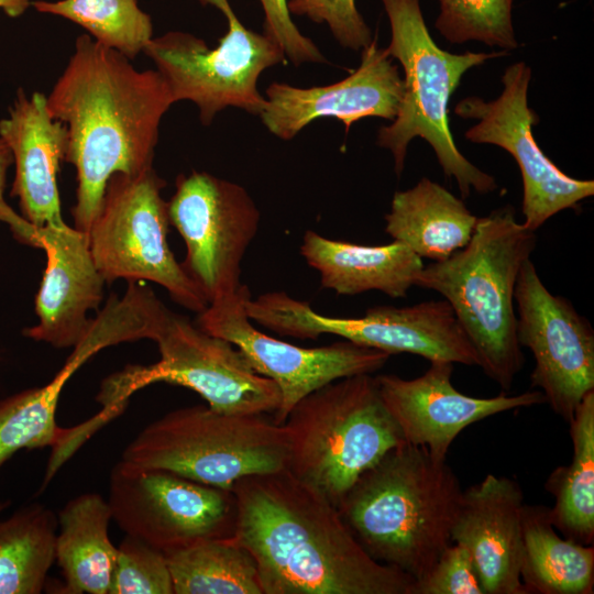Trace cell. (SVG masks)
<instances>
[{
  "mask_svg": "<svg viewBox=\"0 0 594 594\" xmlns=\"http://www.w3.org/2000/svg\"><path fill=\"white\" fill-rule=\"evenodd\" d=\"M233 539L263 594H413L415 579L367 554L338 508L286 469L238 481Z\"/></svg>",
  "mask_w": 594,
  "mask_h": 594,
  "instance_id": "1",
  "label": "cell"
},
{
  "mask_svg": "<svg viewBox=\"0 0 594 594\" xmlns=\"http://www.w3.org/2000/svg\"><path fill=\"white\" fill-rule=\"evenodd\" d=\"M46 103L68 130L64 162L77 173L74 227L88 233L109 178L153 166L161 121L175 102L157 70L140 72L84 34Z\"/></svg>",
  "mask_w": 594,
  "mask_h": 594,
  "instance_id": "2",
  "label": "cell"
},
{
  "mask_svg": "<svg viewBox=\"0 0 594 594\" xmlns=\"http://www.w3.org/2000/svg\"><path fill=\"white\" fill-rule=\"evenodd\" d=\"M461 496L447 459L405 442L363 472L337 508L370 557L416 581L452 543Z\"/></svg>",
  "mask_w": 594,
  "mask_h": 594,
  "instance_id": "3",
  "label": "cell"
},
{
  "mask_svg": "<svg viewBox=\"0 0 594 594\" xmlns=\"http://www.w3.org/2000/svg\"><path fill=\"white\" fill-rule=\"evenodd\" d=\"M535 232L517 221L514 207L495 209L477 218L464 248L424 266L415 280L450 305L479 366L505 393L525 363L514 293L521 265L536 249Z\"/></svg>",
  "mask_w": 594,
  "mask_h": 594,
  "instance_id": "4",
  "label": "cell"
},
{
  "mask_svg": "<svg viewBox=\"0 0 594 594\" xmlns=\"http://www.w3.org/2000/svg\"><path fill=\"white\" fill-rule=\"evenodd\" d=\"M391 24L386 50L405 72L399 110L389 125L377 133V144L391 151L395 173L404 169L407 146L414 138L433 148L444 174L454 177L465 198L471 189L480 194L497 187L493 176L468 161L458 150L449 125V100L462 75L470 68L506 52L452 54L432 40L419 0H381Z\"/></svg>",
  "mask_w": 594,
  "mask_h": 594,
  "instance_id": "5",
  "label": "cell"
},
{
  "mask_svg": "<svg viewBox=\"0 0 594 594\" xmlns=\"http://www.w3.org/2000/svg\"><path fill=\"white\" fill-rule=\"evenodd\" d=\"M283 425L289 436L287 470L336 507L363 472L406 442L371 374L311 392Z\"/></svg>",
  "mask_w": 594,
  "mask_h": 594,
  "instance_id": "6",
  "label": "cell"
},
{
  "mask_svg": "<svg viewBox=\"0 0 594 594\" xmlns=\"http://www.w3.org/2000/svg\"><path fill=\"white\" fill-rule=\"evenodd\" d=\"M288 452L286 427L265 414L231 415L196 405L147 425L121 460L232 490L243 477L286 470Z\"/></svg>",
  "mask_w": 594,
  "mask_h": 594,
  "instance_id": "7",
  "label": "cell"
},
{
  "mask_svg": "<svg viewBox=\"0 0 594 594\" xmlns=\"http://www.w3.org/2000/svg\"><path fill=\"white\" fill-rule=\"evenodd\" d=\"M165 185L153 166L113 174L87 233L90 252L106 283L153 282L199 314L208 301L168 246L167 202L161 196Z\"/></svg>",
  "mask_w": 594,
  "mask_h": 594,
  "instance_id": "8",
  "label": "cell"
},
{
  "mask_svg": "<svg viewBox=\"0 0 594 594\" xmlns=\"http://www.w3.org/2000/svg\"><path fill=\"white\" fill-rule=\"evenodd\" d=\"M200 1L215 6L228 21L219 45L211 48L193 34L170 31L153 37L143 52L164 78L174 102H194L205 125L227 107L260 116L266 100L257 89L258 77L286 61L284 51L265 33L246 29L228 0Z\"/></svg>",
  "mask_w": 594,
  "mask_h": 594,
  "instance_id": "9",
  "label": "cell"
},
{
  "mask_svg": "<svg viewBox=\"0 0 594 594\" xmlns=\"http://www.w3.org/2000/svg\"><path fill=\"white\" fill-rule=\"evenodd\" d=\"M245 308L252 321L279 336L317 339L334 334L391 355L411 353L428 361L479 366L474 348L444 299L405 307L375 306L360 318H337L318 314L308 302L286 293L273 292L250 297Z\"/></svg>",
  "mask_w": 594,
  "mask_h": 594,
  "instance_id": "10",
  "label": "cell"
},
{
  "mask_svg": "<svg viewBox=\"0 0 594 594\" xmlns=\"http://www.w3.org/2000/svg\"><path fill=\"white\" fill-rule=\"evenodd\" d=\"M161 359L150 366H129L108 380L107 388L125 397L138 388L165 382L195 391L223 414L257 415L277 409L276 384L258 374L229 341L172 312L155 340Z\"/></svg>",
  "mask_w": 594,
  "mask_h": 594,
  "instance_id": "11",
  "label": "cell"
},
{
  "mask_svg": "<svg viewBox=\"0 0 594 594\" xmlns=\"http://www.w3.org/2000/svg\"><path fill=\"white\" fill-rule=\"evenodd\" d=\"M112 520L164 553L199 541L233 537L238 506L232 490L207 485L124 461L110 472Z\"/></svg>",
  "mask_w": 594,
  "mask_h": 594,
  "instance_id": "12",
  "label": "cell"
},
{
  "mask_svg": "<svg viewBox=\"0 0 594 594\" xmlns=\"http://www.w3.org/2000/svg\"><path fill=\"white\" fill-rule=\"evenodd\" d=\"M167 211L186 245L182 265L208 304L235 293L261 220L246 189L206 172L180 174Z\"/></svg>",
  "mask_w": 594,
  "mask_h": 594,
  "instance_id": "13",
  "label": "cell"
},
{
  "mask_svg": "<svg viewBox=\"0 0 594 594\" xmlns=\"http://www.w3.org/2000/svg\"><path fill=\"white\" fill-rule=\"evenodd\" d=\"M250 297L248 287L242 284L235 293L209 302L198 314L196 324L232 343L255 372L276 384L280 402L273 419L279 425L311 392L343 377L372 374L391 358L385 351L348 340L302 348L270 337L252 324L245 308Z\"/></svg>",
  "mask_w": 594,
  "mask_h": 594,
  "instance_id": "14",
  "label": "cell"
},
{
  "mask_svg": "<svg viewBox=\"0 0 594 594\" xmlns=\"http://www.w3.org/2000/svg\"><path fill=\"white\" fill-rule=\"evenodd\" d=\"M514 300L517 340L534 355L531 386L569 422L594 391V330L566 298L544 286L530 258L519 271Z\"/></svg>",
  "mask_w": 594,
  "mask_h": 594,
  "instance_id": "15",
  "label": "cell"
},
{
  "mask_svg": "<svg viewBox=\"0 0 594 594\" xmlns=\"http://www.w3.org/2000/svg\"><path fill=\"white\" fill-rule=\"evenodd\" d=\"M530 77L529 66L515 63L502 77L504 89L497 99L469 97L454 112L479 121L466 131L468 140L497 145L516 160L524 185L522 224L536 231L556 213L593 196L594 182L568 176L538 146L531 130L539 118L527 100Z\"/></svg>",
  "mask_w": 594,
  "mask_h": 594,
  "instance_id": "16",
  "label": "cell"
},
{
  "mask_svg": "<svg viewBox=\"0 0 594 594\" xmlns=\"http://www.w3.org/2000/svg\"><path fill=\"white\" fill-rule=\"evenodd\" d=\"M0 220L33 245L43 249L46 267L35 297L37 323L23 334L55 348H74L103 297L106 283L94 262L88 234L61 224L35 227L0 200Z\"/></svg>",
  "mask_w": 594,
  "mask_h": 594,
  "instance_id": "17",
  "label": "cell"
},
{
  "mask_svg": "<svg viewBox=\"0 0 594 594\" xmlns=\"http://www.w3.org/2000/svg\"><path fill=\"white\" fill-rule=\"evenodd\" d=\"M420 376L405 380L393 374L375 376L381 397L405 441L425 447L435 457L447 459L454 439L463 429L497 414L546 403L543 394L528 391L488 398L459 392L452 384L453 364L429 361Z\"/></svg>",
  "mask_w": 594,
  "mask_h": 594,
  "instance_id": "18",
  "label": "cell"
},
{
  "mask_svg": "<svg viewBox=\"0 0 594 594\" xmlns=\"http://www.w3.org/2000/svg\"><path fill=\"white\" fill-rule=\"evenodd\" d=\"M403 94L404 80L398 67L373 38L362 48L360 66L338 82L310 88L271 84L260 117L271 133L288 141L320 118H336L346 130L367 117L393 121Z\"/></svg>",
  "mask_w": 594,
  "mask_h": 594,
  "instance_id": "19",
  "label": "cell"
},
{
  "mask_svg": "<svg viewBox=\"0 0 594 594\" xmlns=\"http://www.w3.org/2000/svg\"><path fill=\"white\" fill-rule=\"evenodd\" d=\"M524 493L519 483L487 474L462 491L451 541L472 557L485 594H528L520 579Z\"/></svg>",
  "mask_w": 594,
  "mask_h": 594,
  "instance_id": "20",
  "label": "cell"
},
{
  "mask_svg": "<svg viewBox=\"0 0 594 594\" xmlns=\"http://www.w3.org/2000/svg\"><path fill=\"white\" fill-rule=\"evenodd\" d=\"M0 139L12 153L11 196L18 197L22 218L35 227L63 223L57 173L66 155L68 130L50 114L46 96L29 97L19 89L8 117L0 120Z\"/></svg>",
  "mask_w": 594,
  "mask_h": 594,
  "instance_id": "21",
  "label": "cell"
},
{
  "mask_svg": "<svg viewBox=\"0 0 594 594\" xmlns=\"http://www.w3.org/2000/svg\"><path fill=\"white\" fill-rule=\"evenodd\" d=\"M299 251L319 273L321 286L339 295L378 290L391 298H405L424 267L421 257L395 240L383 245H362L308 230Z\"/></svg>",
  "mask_w": 594,
  "mask_h": 594,
  "instance_id": "22",
  "label": "cell"
},
{
  "mask_svg": "<svg viewBox=\"0 0 594 594\" xmlns=\"http://www.w3.org/2000/svg\"><path fill=\"white\" fill-rule=\"evenodd\" d=\"M477 218L464 202L428 178L396 191L385 216V232L419 257L442 261L471 240Z\"/></svg>",
  "mask_w": 594,
  "mask_h": 594,
  "instance_id": "23",
  "label": "cell"
},
{
  "mask_svg": "<svg viewBox=\"0 0 594 594\" xmlns=\"http://www.w3.org/2000/svg\"><path fill=\"white\" fill-rule=\"evenodd\" d=\"M55 561L67 593L109 594L118 547L109 537L112 514L97 493L70 499L59 512Z\"/></svg>",
  "mask_w": 594,
  "mask_h": 594,
  "instance_id": "24",
  "label": "cell"
},
{
  "mask_svg": "<svg viewBox=\"0 0 594 594\" xmlns=\"http://www.w3.org/2000/svg\"><path fill=\"white\" fill-rule=\"evenodd\" d=\"M520 579L528 594H592L594 547L560 536L549 507L525 504Z\"/></svg>",
  "mask_w": 594,
  "mask_h": 594,
  "instance_id": "25",
  "label": "cell"
},
{
  "mask_svg": "<svg viewBox=\"0 0 594 594\" xmlns=\"http://www.w3.org/2000/svg\"><path fill=\"white\" fill-rule=\"evenodd\" d=\"M568 424L573 447L572 461L553 470L544 483V488L554 497L550 517L563 537L593 546L594 391L583 397Z\"/></svg>",
  "mask_w": 594,
  "mask_h": 594,
  "instance_id": "26",
  "label": "cell"
},
{
  "mask_svg": "<svg viewBox=\"0 0 594 594\" xmlns=\"http://www.w3.org/2000/svg\"><path fill=\"white\" fill-rule=\"evenodd\" d=\"M0 501V515L10 506ZM58 520L41 504L0 518V594H40L55 562Z\"/></svg>",
  "mask_w": 594,
  "mask_h": 594,
  "instance_id": "27",
  "label": "cell"
},
{
  "mask_svg": "<svg viewBox=\"0 0 594 594\" xmlns=\"http://www.w3.org/2000/svg\"><path fill=\"white\" fill-rule=\"evenodd\" d=\"M164 554L174 594H263L254 558L233 537Z\"/></svg>",
  "mask_w": 594,
  "mask_h": 594,
  "instance_id": "28",
  "label": "cell"
},
{
  "mask_svg": "<svg viewBox=\"0 0 594 594\" xmlns=\"http://www.w3.org/2000/svg\"><path fill=\"white\" fill-rule=\"evenodd\" d=\"M88 360L73 350L50 383L0 399V466L22 449L57 446L66 438L55 419L58 399L66 382Z\"/></svg>",
  "mask_w": 594,
  "mask_h": 594,
  "instance_id": "29",
  "label": "cell"
},
{
  "mask_svg": "<svg viewBox=\"0 0 594 594\" xmlns=\"http://www.w3.org/2000/svg\"><path fill=\"white\" fill-rule=\"evenodd\" d=\"M32 6L79 24L96 42L129 59L143 52L153 38L152 20L138 0L34 1Z\"/></svg>",
  "mask_w": 594,
  "mask_h": 594,
  "instance_id": "30",
  "label": "cell"
},
{
  "mask_svg": "<svg viewBox=\"0 0 594 594\" xmlns=\"http://www.w3.org/2000/svg\"><path fill=\"white\" fill-rule=\"evenodd\" d=\"M514 0H439L436 28L450 43L479 41L505 51L518 46L512 21Z\"/></svg>",
  "mask_w": 594,
  "mask_h": 594,
  "instance_id": "31",
  "label": "cell"
},
{
  "mask_svg": "<svg viewBox=\"0 0 594 594\" xmlns=\"http://www.w3.org/2000/svg\"><path fill=\"white\" fill-rule=\"evenodd\" d=\"M109 594H174L164 552L125 534L118 547Z\"/></svg>",
  "mask_w": 594,
  "mask_h": 594,
  "instance_id": "32",
  "label": "cell"
},
{
  "mask_svg": "<svg viewBox=\"0 0 594 594\" xmlns=\"http://www.w3.org/2000/svg\"><path fill=\"white\" fill-rule=\"evenodd\" d=\"M287 7L290 14L326 23L338 43L345 48L359 51L373 40L355 0H287Z\"/></svg>",
  "mask_w": 594,
  "mask_h": 594,
  "instance_id": "33",
  "label": "cell"
},
{
  "mask_svg": "<svg viewBox=\"0 0 594 594\" xmlns=\"http://www.w3.org/2000/svg\"><path fill=\"white\" fill-rule=\"evenodd\" d=\"M413 594H485L469 551L452 542L435 564L415 581Z\"/></svg>",
  "mask_w": 594,
  "mask_h": 594,
  "instance_id": "34",
  "label": "cell"
},
{
  "mask_svg": "<svg viewBox=\"0 0 594 594\" xmlns=\"http://www.w3.org/2000/svg\"><path fill=\"white\" fill-rule=\"evenodd\" d=\"M265 15V34L274 40L295 66L323 63L318 46L305 36L293 22L287 0H260Z\"/></svg>",
  "mask_w": 594,
  "mask_h": 594,
  "instance_id": "35",
  "label": "cell"
},
{
  "mask_svg": "<svg viewBox=\"0 0 594 594\" xmlns=\"http://www.w3.org/2000/svg\"><path fill=\"white\" fill-rule=\"evenodd\" d=\"M12 163V153L6 142L0 139V200L3 199L7 173Z\"/></svg>",
  "mask_w": 594,
  "mask_h": 594,
  "instance_id": "36",
  "label": "cell"
},
{
  "mask_svg": "<svg viewBox=\"0 0 594 594\" xmlns=\"http://www.w3.org/2000/svg\"><path fill=\"white\" fill-rule=\"evenodd\" d=\"M30 4L31 0H0V9L10 18L22 15Z\"/></svg>",
  "mask_w": 594,
  "mask_h": 594,
  "instance_id": "37",
  "label": "cell"
}]
</instances>
